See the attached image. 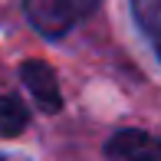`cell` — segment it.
Instances as JSON below:
<instances>
[{
    "mask_svg": "<svg viewBox=\"0 0 161 161\" xmlns=\"http://www.w3.org/2000/svg\"><path fill=\"white\" fill-rule=\"evenodd\" d=\"M99 0H23L30 23L43 36H63L96 13Z\"/></svg>",
    "mask_w": 161,
    "mask_h": 161,
    "instance_id": "cell-1",
    "label": "cell"
},
{
    "mask_svg": "<svg viewBox=\"0 0 161 161\" xmlns=\"http://www.w3.org/2000/svg\"><path fill=\"white\" fill-rule=\"evenodd\" d=\"M108 161H161V138L142 128H122L105 145Z\"/></svg>",
    "mask_w": 161,
    "mask_h": 161,
    "instance_id": "cell-2",
    "label": "cell"
},
{
    "mask_svg": "<svg viewBox=\"0 0 161 161\" xmlns=\"http://www.w3.org/2000/svg\"><path fill=\"white\" fill-rule=\"evenodd\" d=\"M23 82H26V89L33 92V99L40 102V108L43 112H56V108L63 105V96H59V82H56V76H53V69H49L46 63H40V59H30V63H23Z\"/></svg>",
    "mask_w": 161,
    "mask_h": 161,
    "instance_id": "cell-3",
    "label": "cell"
},
{
    "mask_svg": "<svg viewBox=\"0 0 161 161\" xmlns=\"http://www.w3.org/2000/svg\"><path fill=\"white\" fill-rule=\"evenodd\" d=\"M131 10H135V20L142 26V33L148 36L151 49L161 59V0H131Z\"/></svg>",
    "mask_w": 161,
    "mask_h": 161,
    "instance_id": "cell-4",
    "label": "cell"
},
{
    "mask_svg": "<svg viewBox=\"0 0 161 161\" xmlns=\"http://www.w3.org/2000/svg\"><path fill=\"white\" fill-rule=\"evenodd\" d=\"M30 122V112L17 96H0V131L3 135H20Z\"/></svg>",
    "mask_w": 161,
    "mask_h": 161,
    "instance_id": "cell-5",
    "label": "cell"
}]
</instances>
